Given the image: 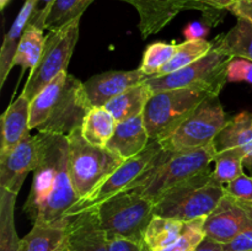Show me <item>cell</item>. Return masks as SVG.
I'll list each match as a JSON object with an SVG mask.
<instances>
[{"label": "cell", "mask_w": 252, "mask_h": 251, "mask_svg": "<svg viewBox=\"0 0 252 251\" xmlns=\"http://www.w3.org/2000/svg\"><path fill=\"white\" fill-rule=\"evenodd\" d=\"M41 157L24 212L33 224L66 225L79 201L68 169V137L38 133Z\"/></svg>", "instance_id": "obj_1"}, {"label": "cell", "mask_w": 252, "mask_h": 251, "mask_svg": "<svg viewBox=\"0 0 252 251\" xmlns=\"http://www.w3.org/2000/svg\"><path fill=\"white\" fill-rule=\"evenodd\" d=\"M90 108L83 83L63 71L31 100L30 130L68 137L81 127Z\"/></svg>", "instance_id": "obj_2"}, {"label": "cell", "mask_w": 252, "mask_h": 251, "mask_svg": "<svg viewBox=\"0 0 252 251\" xmlns=\"http://www.w3.org/2000/svg\"><path fill=\"white\" fill-rule=\"evenodd\" d=\"M216 154L213 143L203 148L175 153L162 148L149 169L126 191L137 192L155 202L170 188L208 170Z\"/></svg>", "instance_id": "obj_3"}, {"label": "cell", "mask_w": 252, "mask_h": 251, "mask_svg": "<svg viewBox=\"0 0 252 251\" xmlns=\"http://www.w3.org/2000/svg\"><path fill=\"white\" fill-rule=\"evenodd\" d=\"M225 196V187L208 169L172 187L154 202V214L184 223L208 217Z\"/></svg>", "instance_id": "obj_4"}, {"label": "cell", "mask_w": 252, "mask_h": 251, "mask_svg": "<svg viewBox=\"0 0 252 251\" xmlns=\"http://www.w3.org/2000/svg\"><path fill=\"white\" fill-rule=\"evenodd\" d=\"M212 95L213 94L209 91L198 88L170 89L153 94L143 112L150 142H161L169 137L207 97Z\"/></svg>", "instance_id": "obj_5"}, {"label": "cell", "mask_w": 252, "mask_h": 251, "mask_svg": "<svg viewBox=\"0 0 252 251\" xmlns=\"http://www.w3.org/2000/svg\"><path fill=\"white\" fill-rule=\"evenodd\" d=\"M123 161L107 148L86 142L80 128L68 135V169L79 201L90 194Z\"/></svg>", "instance_id": "obj_6"}, {"label": "cell", "mask_w": 252, "mask_h": 251, "mask_svg": "<svg viewBox=\"0 0 252 251\" xmlns=\"http://www.w3.org/2000/svg\"><path fill=\"white\" fill-rule=\"evenodd\" d=\"M95 209L101 228L108 239L143 240L145 230L155 216L154 202L132 191L120 192Z\"/></svg>", "instance_id": "obj_7"}, {"label": "cell", "mask_w": 252, "mask_h": 251, "mask_svg": "<svg viewBox=\"0 0 252 251\" xmlns=\"http://www.w3.org/2000/svg\"><path fill=\"white\" fill-rule=\"evenodd\" d=\"M80 19L73 20L61 29L49 31L46 36L43 52L37 65L30 71L21 94L30 101L36 97L42 89L63 71H68L73 52L80 33Z\"/></svg>", "instance_id": "obj_8"}, {"label": "cell", "mask_w": 252, "mask_h": 251, "mask_svg": "<svg viewBox=\"0 0 252 251\" xmlns=\"http://www.w3.org/2000/svg\"><path fill=\"white\" fill-rule=\"evenodd\" d=\"M231 59L230 54L213 46L211 52L194 63L167 75L148 78L145 83L153 94L170 89L198 88L219 96L228 83L226 70Z\"/></svg>", "instance_id": "obj_9"}, {"label": "cell", "mask_w": 252, "mask_h": 251, "mask_svg": "<svg viewBox=\"0 0 252 251\" xmlns=\"http://www.w3.org/2000/svg\"><path fill=\"white\" fill-rule=\"evenodd\" d=\"M228 122L219 96L207 97L167 138L160 142L169 152H184L212 144Z\"/></svg>", "instance_id": "obj_10"}, {"label": "cell", "mask_w": 252, "mask_h": 251, "mask_svg": "<svg viewBox=\"0 0 252 251\" xmlns=\"http://www.w3.org/2000/svg\"><path fill=\"white\" fill-rule=\"evenodd\" d=\"M161 149L162 147L160 142L153 140L142 153L123 161L120 167H117L105 181L101 182L90 194L74 204L73 208L69 212V217L78 214L79 212H83L85 209L96 208L106 199L116 196L120 192L126 191L138 177L142 176L149 169Z\"/></svg>", "instance_id": "obj_11"}, {"label": "cell", "mask_w": 252, "mask_h": 251, "mask_svg": "<svg viewBox=\"0 0 252 251\" xmlns=\"http://www.w3.org/2000/svg\"><path fill=\"white\" fill-rule=\"evenodd\" d=\"M41 157L39 135L27 133L10 152L0 154V188L19 194L30 171H34Z\"/></svg>", "instance_id": "obj_12"}, {"label": "cell", "mask_w": 252, "mask_h": 251, "mask_svg": "<svg viewBox=\"0 0 252 251\" xmlns=\"http://www.w3.org/2000/svg\"><path fill=\"white\" fill-rule=\"evenodd\" d=\"M252 214V202L225 196L207 217L204 231L207 238L228 244L249 225Z\"/></svg>", "instance_id": "obj_13"}, {"label": "cell", "mask_w": 252, "mask_h": 251, "mask_svg": "<svg viewBox=\"0 0 252 251\" xmlns=\"http://www.w3.org/2000/svg\"><path fill=\"white\" fill-rule=\"evenodd\" d=\"M147 79L148 76L139 68L134 70H111L91 76L83 85L91 107H105L106 103L121 93Z\"/></svg>", "instance_id": "obj_14"}, {"label": "cell", "mask_w": 252, "mask_h": 251, "mask_svg": "<svg viewBox=\"0 0 252 251\" xmlns=\"http://www.w3.org/2000/svg\"><path fill=\"white\" fill-rule=\"evenodd\" d=\"M65 251H110L108 238L95 208L69 217Z\"/></svg>", "instance_id": "obj_15"}, {"label": "cell", "mask_w": 252, "mask_h": 251, "mask_svg": "<svg viewBox=\"0 0 252 251\" xmlns=\"http://www.w3.org/2000/svg\"><path fill=\"white\" fill-rule=\"evenodd\" d=\"M132 5L139 15V31L143 38L157 34L177 15L187 10L189 0H117Z\"/></svg>", "instance_id": "obj_16"}, {"label": "cell", "mask_w": 252, "mask_h": 251, "mask_svg": "<svg viewBox=\"0 0 252 251\" xmlns=\"http://www.w3.org/2000/svg\"><path fill=\"white\" fill-rule=\"evenodd\" d=\"M149 143L150 138L144 118L143 115H139L117 122L115 133L106 148L126 161L142 153Z\"/></svg>", "instance_id": "obj_17"}, {"label": "cell", "mask_w": 252, "mask_h": 251, "mask_svg": "<svg viewBox=\"0 0 252 251\" xmlns=\"http://www.w3.org/2000/svg\"><path fill=\"white\" fill-rule=\"evenodd\" d=\"M216 152L241 148L245 153L244 165L252 171V115L249 112H240L228 120L223 129L213 140Z\"/></svg>", "instance_id": "obj_18"}, {"label": "cell", "mask_w": 252, "mask_h": 251, "mask_svg": "<svg viewBox=\"0 0 252 251\" xmlns=\"http://www.w3.org/2000/svg\"><path fill=\"white\" fill-rule=\"evenodd\" d=\"M30 106L31 101L20 94L19 97L2 113L0 154L14 149L30 133Z\"/></svg>", "instance_id": "obj_19"}, {"label": "cell", "mask_w": 252, "mask_h": 251, "mask_svg": "<svg viewBox=\"0 0 252 251\" xmlns=\"http://www.w3.org/2000/svg\"><path fill=\"white\" fill-rule=\"evenodd\" d=\"M36 2L37 0H26L24 2L14 24L10 27L9 32L5 34L1 51H0V88L4 86L7 75L14 68V59L17 47H19L22 34H24L27 25H29L30 17L33 12Z\"/></svg>", "instance_id": "obj_20"}, {"label": "cell", "mask_w": 252, "mask_h": 251, "mask_svg": "<svg viewBox=\"0 0 252 251\" xmlns=\"http://www.w3.org/2000/svg\"><path fill=\"white\" fill-rule=\"evenodd\" d=\"M66 243L68 224H33V228L21 239L20 251H65Z\"/></svg>", "instance_id": "obj_21"}, {"label": "cell", "mask_w": 252, "mask_h": 251, "mask_svg": "<svg viewBox=\"0 0 252 251\" xmlns=\"http://www.w3.org/2000/svg\"><path fill=\"white\" fill-rule=\"evenodd\" d=\"M153 95L145 81L133 85L106 103L105 107L117 122L143 115L147 102Z\"/></svg>", "instance_id": "obj_22"}, {"label": "cell", "mask_w": 252, "mask_h": 251, "mask_svg": "<svg viewBox=\"0 0 252 251\" xmlns=\"http://www.w3.org/2000/svg\"><path fill=\"white\" fill-rule=\"evenodd\" d=\"M117 121L106 107H91L81 125V134L86 142L106 148L115 133Z\"/></svg>", "instance_id": "obj_23"}, {"label": "cell", "mask_w": 252, "mask_h": 251, "mask_svg": "<svg viewBox=\"0 0 252 251\" xmlns=\"http://www.w3.org/2000/svg\"><path fill=\"white\" fill-rule=\"evenodd\" d=\"M213 46L230 54L233 58H244L252 62V22L244 17H238L235 26Z\"/></svg>", "instance_id": "obj_24"}, {"label": "cell", "mask_w": 252, "mask_h": 251, "mask_svg": "<svg viewBox=\"0 0 252 251\" xmlns=\"http://www.w3.org/2000/svg\"><path fill=\"white\" fill-rule=\"evenodd\" d=\"M17 193L0 188V251H20L21 239L15 226Z\"/></svg>", "instance_id": "obj_25"}, {"label": "cell", "mask_w": 252, "mask_h": 251, "mask_svg": "<svg viewBox=\"0 0 252 251\" xmlns=\"http://www.w3.org/2000/svg\"><path fill=\"white\" fill-rule=\"evenodd\" d=\"M185 223L166 217L154 216L144 234V241L153 251H162L177 240Z\"/></svg>", "instance_id": "obj_26"}, {"label": "cell", "mask_w": 252, "mask_h": 251, "mask_svg": "<svg viewBox=\"0 0 252 251\" xmlns=\"http://www.w3.org/2000/svg\"><path fill=\"white\" fill-rule=\"evenodd\" d=\"M44 43H46V36L43 30L32 25H27L15 54L14 66H21V74H24L27 69L31 71L41 58Z\"/></svg>", "instance_id": "obj_27"}, {"label": "cell", "mask_w": 252, "mask_h": 251, "mask_svg": "<svg viewBox=\"0 0 252 251\" xmlns=\"http://www.w3.org/2000/svg\"><path fill=\"white\" fill-rule=\"evenodd\" d=\"M212 48H213V43H211V42L204 38L189 39V41H185L184 43L177 44L176 52L172 56V58L165 64L164 68L155 76L167 75V74L180 70V69L185 68V66L201 59L208 52H211Z\"/></svg>", "instance_id": "obj_28"}, {"label": "cell", "mask_w": 252, "mask_h": 251, "mask_svg": "<svg viewBox=\"0 0 252 251\" xmlns=\"http://www.w3.org/2000/svg\"><path fill=\"white\" fill-rule=\"evenodd\" d=\"M244 161L245 153L241 148H230L217 152L213 161L214 170L212 171L213 177L223 185L233 181L236 177L244 175Z\"/></svg>", "instance_id": "obj_29"}, {"label": "cell", "mask_w": 252, "mask_h": 251, "mask_svg": "<svg viewBox=\"0 0 252 251\" xmlns=\"http://www.w3.org/2000/svg\"><path fill=\"white\" fill-rule=\"evenodd\" d=\"M96 0H56L44 24V29L53 31L73 20L81 17L85 10Z\"/></svg>", "instance_id": "obj_30"}, {"label": "cell", "mask_w": 252, "mask_h": 251, "mask_svg": "<svg viewBox=\"0 0 252 251\" xmlns=\"http://www.w3.org/2000/svg\"><path fill=\"white\" fill-rule=\"evenodd\" d=\"M176 48V44L166 43V42H155L149 44L143 54L139 69L148 78L155 76L172 58Z\"/></svg>", "instance_id": "obj_31"}, {"label": "cell", "mask_w": 252, "mask_h": 251, "mask_svg": "<svg viewBox=\"0 0 252 251\" xmlns=\"http://www.w3.org/2000/svg\"><path fill=\"white\" fill-rule=\"evenodd\" d=\"M206 219L207 217H199L193 220L186 221L177 240L162 251H196L199 244L206 238Z\"/></svg>", "instance_id": "obj_32"}, {"label": "cell", "mask_w": 252, "mask_h": 251, "mask_svg": "<svg viewBox=\"0 0 252 251\" xmlns=\"http://www.w3.org/2000/svg\"><path fill=\"white\" fill-rule=\"evenodd\" d=\"M228 83H246L252 84V62L244 58H233L226 70Z\"/></svg>", "instance_id": "obj_33"}, {"label": "cell", "mask_w": 252, "mask_h": 251, "mask_svg": "<svg viewBox=\"0 0 252 251\" xmlns=\"http://www.w3.org/2000/svg\"><path fill=\"white\" fill-rule=\"evenodd\" d=\"M225 194L241 199L245 202H252V177L248 175H241L233 181L224 185Z\"/></svg>", "instance_id": "obj_34"}, {"label": "cell", "mask_w": 252, "mask_h": 251, "mask_svg": "<svg viewBox=\"0 0 252 251\" xmlns=\"http://www.w3.org/2000/svg\"><path fill=\"white\" fill-rule=\"evenodd\" d=\"M238 0H189L187 10H199L207 16H216L218 12L230 10Z\"/></svg>", "instance_id": "obj_35"}, {"label": "cell", "mask_w": 252, "mask_h": 251, "mask_svg": "<svg viewBox=\"0 0 252 251\" xmlns=\"http://www.w3.org/2000/svg\"><path fill=\"white\" fill-rule=\"evenodd\" d=\"M108 249L110 251H153L144 239L143 240H132L125 238L108 239Z\"/></svg>", "instance_id": "obj_36"}, {"label": "cell", "mask_w": 252, "mask_h": 251, "mask_svg": "<svg viewBox=\"0 0 252 251\" xmlns=\"http://www.w3.org/2000/svg\"><path fill=\"white\" fill-rule=\"evenodd\" d=\"M225 251H252V214L249 225L230 243L224 245Z\"/></svg>", "instance_id": "obj_37"}, {"label": "cell", "mask_w": 252, "mask_h": 251, "mask_svg": "<svg viewBox=\"0 0 252 251\" xmlns=\"http://www.w3.org/2000/svg\"><path fill=\"white\" fill-rule=\"evenodd\" d=\"M54 1L56 0H37L33 12L30 17L29 25L44 30V24H46V20L48 17V14L51 11L52 6H53Z\"/></svg>", "instance_id": "obj_38"}, {"label": "cell", "mask_w": 252, "mask_h": 251, "mask_svg": "<svg viewBox=\"0 0 252 251\" xmlns=\"http://www.w3.org/2000/svg\"><path fill=\"white\" fill-rule=\"evenodd\" d=\"M207 33H208V27L197 21L189 24L184 30V36L186 37V41L204 38Z\"/></svg>", "instance_id": "obj_39"}, {"label": "cell", "mask_w": 252, "mask_h": 251, "mask_svg": "<svg viewBox=\"0 0 252 251\" xmlns=\"http://www.w3.org/2000/svg\"><path fill=\"white\" fill-rule=\"evenodd\" d=\"M229 11L236 17H244L252 22V0H238Z\"/></svg>", "instance_id": "obj_40"}, {"label": "cell", "mask_w": 252, "mask_h": 251, "mask_svg": "<svg viewBox=\"0 0 252 251\" xmlns=\"http://www.w3.org/2000/svg\"><path fill=\"white\" fill-rule=\"evenodd\" d=\"M196 251H225L224 250V244L218 243L211 238H204L203 241L198 245Z\"/></svg>", "instance_id": "obj_41"}, {"label": "cell", "mask_w": 252, "mask_h": 251, "mask_svg": "<svg viewBox=\"0 0 252 251\" xmlns=\"http://www.w3.org/2000/svg\"><path fill=\"white\" fill-rule=\"evenodd\" d=\"M10 2V0H0V9L4 10L7 6V4Z\"/></svg>", "instance_id": "obj_42"}]
</instances>
